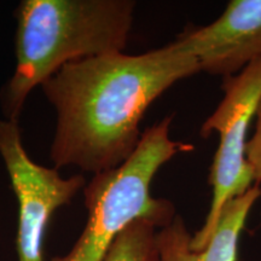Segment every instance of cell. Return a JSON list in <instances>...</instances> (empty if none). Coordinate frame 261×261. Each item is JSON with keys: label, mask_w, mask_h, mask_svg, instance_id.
Returning a JSON list of instances; mask_svg holds the SVG:
<instances>
[{"label": "cell", "mask_w": 261, "mask_h": 261, "mask_svg": "<svg viewBox=\"0 0 261 261\" xmlns=\"http://www.w3.org/2000/svg\"><path fill=\"white\" fill-rule=\"evenodd\" d=\"M0 155L18 203V261H44V240L55 212L69 204L87 184L84 175L61 177L58 169L29 158L18 122L0 120Z\"/></svg>", "instance_id": "obj_5"}, {"label": "cell", "mask_w": 261, "mask_h": 261, "mask_svg": "<svg viewBox=\"0 0 261 261\" xmlns=\"http://www.w3.org/2000/svg\"><path fill=\"white\" fill-rule=\"evenodd\" d=\"M133 0H22L15 11L16 65L0 92L5 120L18 122L35 87L70 62L123 52Z\"/></svg>", "instance_id": "obj_2"}, {"label": "cell", "mask_w": 261, "mask_h": 261, "mask_svg": "<svg viewBox=\"0 0 261 261\" xmlns=\"http://www.w3.org/2000/svg\"><path fill=\"white\" fill-rule=\"evenodd\" d=\"M247 162L252 171L254 182L261 184V98L255 113V128L247 143Z\"/></svg>", "instance_id": "obj_9"}, {"label": "cell", "mask_w": 261, "mask_h": 261, "mask_svg": "<svg viewBox=\"0 0 261 261\" xmlns=\"http://www.w3.org/2000/svg\"><path fill=\"white\" fill-rule=\"evenodd\" d=\"M224 97L201 127V137L219 135V145L210 173L212 200L191 248L200 252L213 236L224 205L243 195L255 182L247 162V135L261 98V57L232 76L224 77Z\"/></svg>", "instance_id": "obj_4"}, {"label": "cell", "mask_w": 261, "mask_h": 261, "mask_svg": "<svg viewBox=\"0 0 261 261\" xmlns=\"http://www.w3.org/2000/svg\"><path fill=\"white\" fill-rule=\"evenodd\" d=\"M172 120V115L167 116L146 128L127 161L94 174L85 185L86 226L69 253L50 261H103L117 236L135 220L145 219L160 230L174 219V204L150 194L160 168L175 155L194 150L192 145L171 138Z\"/></svg>", "instance_id": "obj_3"}, {"label": "cell", "mask_w": 261, "mask_h": 261, "mask_svg": "<svg viewBox=\"0 0 261 261\" xmlns=\"http://www.w3.org/2000/svg\"><path fill=\"white\" fill-rule=\"evenodd\" d=\"M158 230L148 220H135L117 236L103 261H159Z\"/></svg>", "instance_id": "obj_8"}, {"label": "cell", "mask_w": 261, "mask_h": 261, "mask_svg": "<svg viewBox=\"0 0 261 261\" xmlns=\"http://www.w3.org/2000/svg\"><path fill=\"white\" fill-rule=\"evenodd\" d=\"M200 71L197 58L175 40L140 55L119 52L63 65L41 85L57 115L50 149L55 167L98 174L121 166L139 145L148 108Z\"/></svg>", "instance_id": "obj_1"}, {"label": "cell", "mask_w": 261, "mask_h": 261, "mask_svg": "<svg viewBox=\"0 0 261 261\" xmlns=\"http://www.w3.org/2000/svg\"><path fill=\"white\" fill-rule=\"evenodd\" d=\"M175 41L197 58L201 71L232 76L261 57V0H232L212 23L190 27Z\"/></svg>", "instance_id": "obj_6"}, {"label": "cell", "mask_w": 261, "mask_h": 261, "mask_svg": "<svg viewBox=\"0 0 261 261\" xmlns=\"http://www.w3.org/2000/svg\"><path fill=\"white\" fill-rule=\"evenodd\" d=\"M260 196V185L254 184L243 195L228 201L211 241L200 252L191 248L192 234L185 220L177 214L167 226L158 230L159 261H237L241 233Z\"/></svg>", "instance_id": "obj_7"}]
</instances>
